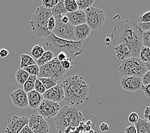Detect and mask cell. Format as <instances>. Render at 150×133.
Returning a JSON list of instances; mask_svg holds the SVG:
<instances>
[{"mask_svg": "<svg viewBox=\"0 0 150 133\" xmlns=\"http://www.w3.org/2000/svg\"><path fill=\"white\" fill-rule=\"evenodd\" d=\"M138 26L142 31H150V23H137Z\"/></svg>", "mask_w": 150, "mask_h": 133, "instance_id": "cell-39", "label": "cell"}, {"mask_svg": "<svg viewBox=\"0 0 150 133\" xmlns=\"http://www.w3.org/2000/svg\"><path fill=\"white\" fill-rule=\"evenodd\" d=\"M138 23H150V10L141 14L139 16L138 19Z\"/></svg>", "mask_w": 150, "mask_h": 133, "instance_id": "cell-32", "label": "cell"}, {"mask_svg": "<svg viewBox=\"0 0 150 133\" xmlns=\"http://www.w3.org/2000/svg\"><path fill=\"white\" fill-rule=\"evenodd\" d=\"M61 21L64 24H68L69 23V17H68L66 14L65 15H63L62 18H61Z\"/></svg>", "mask_w": 150, "mask_h": 133, "instance_id": "cell-47", "label": "cell"}, {"mask_svg": "<svg viewBox=\"0 0 150 133\" xmlns=\"http://www.w3.org/2000/svg\"><path fill=\"white\" fill-rule=\"evenodd\" d=\"M56 58L59 60V62H63V61L66 60L68 58H69V57H68L67 55L65 53L60 52L58 54V55H57Z\"/></svg>", "mask_w": 150, "mask_h": 133, "instance_id": "cell-40", "label": "cell"}, {"mask_svg": "<svg viewBox=\"0 0 150 133\" xmlns=\"http://www.w3.org/2000/svg\"><path fill=\"white\" fill-rule=\"evenodd\" d=\"M118 70L120 74L124 76H136L142 78L148 71L146 63L139 58H129L122 61Z\"/></svg>", "mask_w": 150, "mask_h": 133, "instance_id": "cell-6", "label": "cell"}, {"mask_svg": "<svg viewBox=\"0 0 150 133\" xmlns=\"http://www.w3.org/2000/svg\"><path fill=\"white\" fill-rule=\"evenodd\" d=\"M37 110L39 115L44 118L51 119L58 115L61 110V106L58 103L44 99Z\"/></svg>", "mask_w": 150, "mask_h": 133, "instance_id": "cell-10", "label": "cell"}, {"mask_svg": "<svg viewBox=\"0 0 150 133\" xmlns=\"http://www.w3.org/2000/svg\"><path fill=\"white\" fill-rule=\"evenodd\" d=\"M146 67H147L148 70H150V63H146Z\"/></svg>", "mask_w": 150, "mask_h": 133, "instance_id": "cell-48", "label": "cell"}, {"mask_svg": "<svg viewBox=\"0 0 150 133\" xmlns=\"http://www.w3.org/2000/svg\"><path fill=\"white\" fill-rule=\"evenodd\" d=\"M149 115H150V106H147L144 110V118L145 120L147 121Z\"/></svg>", "mask_w": 150, "mask_h": 133, "instance_id": "cell-45", "label": "cell"}, {"mask_svg": "<svg viewBox=\"0 0 150 133\" xmlns=\"http://www.w3.org/2000/svg\"><path fill=\"white\" fill-rule=\"evenodd\" d=\"M142 45L150 48V31H144L142 34Z\"/></svg>", "mask_w": 150, "mask_h": 133, "instance_id": "cell-33", "label": "cell"}, {"mask_svg": "<svg viewBox=\"0 0 150 133\" xmlns=\"http://www.w3.org/2000/svg\"><path fill=\"white\" fill-rule=\"evenodd\" d=\"M29 118L26 117L14 115L9 118L6 122L5 133H19L22 129L28 124Z\"/></svg>", "mask_w": 150, "mask_h": 133, "instance_id": "cell-13", "label": "cell"}, {"mask_svg": "<svg viewBox=\"0 0 150 133\" xmlns=\"http://www.w3.org/2000/svg\"><path fill=\"white\" fill-rule=\"evenodd\" d=\"M84 120L79 110L73 106H65L54 118L55 127L59 133H69L83 123Z\"/></svg>", "mask_w": 150, "mask_h": 133, "instance_id": "cell-4", "label": "cell"}, {"mask_svg": "<svg viewBox=\"0 0 150 133\" xmlns=\"http://www.w3.org/2000/svg\"><path fill=\"white\" fill-rule=\"evenodd\" d=\"M142 31L134 21L125 20L114 26L110 38L114 46L122 44L132 50L135 58H139L142 45Z\"/></svg>", "mask_w": 150, "mask_h": 133, "instance_id": "cell-1", "label": "cell"}, {"mask_svg": "<svg viewBox=\"0 0 150 133\" xmlns=\"http://www.w3.org/2000/svg\"><path fill=\"white\" fill-rule=\"evenodd\" d=\"M45 100L58 103L65 99V92L62 84H58L53 88L46 90L43 94Z\"/></svg>", "mask_w": 150, "mask_h": 133, "instance_id": "cell-14", "label": "cell"}, {"mask_svg": "<svg viewBox=\"0 0 150 133\" xmlns=\"http://www.w3.org/2000/svg\"><path fill=\"white\" fill-rule=\"evenodd\" d=\"M139 120L138 114L135 112H132L128 117V120L132 125H135Z\"/></svg>", "mask_w": 150, "mask_h": 133, "instance_id": "cell-36", "label": "cell"}, {"mask_svg": "<svg viewBox=\"0 0 150 133\" xmlns=\"http://www.w3.org/2000/svg\"><path fill=\"white\" fill-rule=\"evenodd\" d=\"M59 0H42V5L44 8L51 10L53 7L56 6L59 3Z\"/></svg>", "mask_w": 150, "mask_h": 133, "instance_id": "cell-31", "label": "cell"}, {"mask_svg": "<svg viewBox=\"0 0 150 133\" xmlns=\"http://www.w3.org/2000/svg\"><path fill=\"white\" fill-rule=\"evenodd\" d=\"M19 133H34L31 131V129L28 126V125H25V126L22 129V130Z\"/></svg>", "mask_w": 150, "mask_h": 133, "instance_id": "cell-46", "label": "cell"}, {"mask_svg": "<svg viewBox=\"0 0 150 133\" xmlns=\"http://www.w3.org/2000/svg\"><path fill=\"white\" fill-rule=\"evenodd\" d=\"M51 10L52 16L54 17H58L59 16L65 15V14L68 13L65 7V5H64L63 0H60L58 4L53 7Z\"/></svg>", "mask_w": 150, "mask_h": 133, "instance_id": "cell-19", "label": "cell"}, {"mask_svg": "<svg viewBox=\"0 0 150 133\" xmlns=\"http://www.w3.org/2000/svg\"><path fill=\"white\" fill-rule=\"evenodd\" d=\"M28 126L34 133H49V125L45 118L39 115H32L28 120Z\"/></svg>", "mask_w": 150, "mask_h": 133, "instance_id": "cell-11", "label": "cell"}, {"mask_svg": "<svg viewBox=\"0 0 150 133\" xmlns=\"http://www.w3.org/2000/svg\"><path fill=\"white\" fill-rule=\"evenodd\" d=\"M55 26H56L55 18L52 16L49 18V19L48 20V22H47V29L49 31L51 32V33H52L53 30H54Z\"/></svg>", "mask_w": 150, "mask_h": 133, "instance_id": "cell-37", "label": "cell"}, {"mask_svg": "<svg viewBox=\"0 0 150 133\" xmlns=\"http://www.w3.org/2000/svg\"><path fill=\"white\" fill-rule=\"evenodd\" d=\"M120 85L124 90L131 93L141 90L143 87L142 78L136 76L122 77L120 81Z\"/></svg>", "mask_w": 150, "mask_h": 133, "instance_id": "cell-12", "label": "cell"}, {"mask_svg": "<svg viewBox=\"0 0 150 133\" xmlns=\"http://www.w3.org/2000/svg\"><path fill=\"white\" fill-rule=\"evenodd\" d=\"M34 90L37 92L39 93H40L42 95L44 94V93L46 92V90L44 87V85H42V83L40 81V80H39L38 78L36 80V81H35Z\"/></svg>", "mask_w": 150, "mask_h": 133, "instance_id": "cell-34", "label": "cell"}, {"mask_svg": "<svg viewBox=\"0 0 150 133\" xmlns=\"http://www.w3.org/2000/svg\"><path fill=\"white\" fill-rule=\"evenodd\" d=\"M139 58L144 63H150V48L142 47L139 55Z\"/></svg>", "mask_w": 150, "mask_h": 133, "instance_id": "cell-27", "label": "cell"}, {"mask_svg": "<svg viewBox=\"0 0 150 133\" xmlns=\"http://www.w3.org/2000/svg\"><path fill=\"white\" fill-rule=\"evenodd\" d=\"M147 122H149V123L150 124V115H149V116L148 117V120H147Z\"/></svg>", "mask_w": 150, "mask_h": 133, "instance_id": "cell-49", "label": "cell"}, {"mask_svg": "<svg viewBox=\"0 0 150 133\" xmlns=\"http://www.w3.org/2000/svg\"><path fill=\"white\" fill-rule=\"evenodd\" d=\"M67 72L62 66L61 62L56 57L48 63L40 67V73L38 78H51L59 82Z\"/></svg>", "mask_w": 150, "mask_h": 133, "instance_id": "cell-7", "label": "cell"}, {"mask_svg": "<svg viewBox=\"0 0 150 133\" xmlns=\"http://www.w3.org/2000/svg\"><path fill=\"white\" fill-rule=\"evenodd\" d=\"M23 69L26 70L30 75H35V76L37 77L39 74V73H40V67L38 66L37 64L27 67Z\"/></svg>", "mask_w": 150, "mask_h": 133, "instance_id": "cell-30", "label": "cell"}, {"mask_svg": "<svg viewBox=\"0 0 150 133\" xmlns=\"http://www.w3.org/2000/svg\"><path fill=\"white\" fill-rule=\"evenodd\" d=\"M9 54V52L7 49H0V58H6V57L8 56Z\"/></svg>", "mask_w": 150, "mask_h": 133, "instance_id": "cell-44", "label": "cell"}, {"mask_svg": "<svg viewBox=\"0 0 150 133\" xmlns=\"http://www.w3.org/2000/svg\"><path fill=\"white\" fill-rule=\"evenodd\" d=\"M91 31V28L86 23L74 27V36L76 41L83 42L90 35Z\"/></svg>", "mask_w": 150, "mask_h": 133, "instance_id": "cell-17", "label": "cell"}, {"mask_svg": "<svg viewBox=\"0 0 150 133\" xmlns=\"http://www.w3.org/2000/svg\"><path fill=\"white\" fill-rule=\"evenodd\" d=\"M109 129V125L105 123V122H103L100 125V131L102 132H105V131H108Z\"/></svg>", "mask_w": 150, "mask_h": 133, "instance_id": "cell-43", "label": "cell"}, {"mask_svg": "<svg viewBox=\"0 0 150 133\" xmlns=\"http://www.w3.org/2000/svg\"><path fill=\"white\" fill-rule=\"evenodd\" d=\"M142 81L143 86L150 84V70H148L142 77Z\"/></svg>", "mask_w": 150, "mask_h": 133, "instance_id": "cell-38", "label": "cell"}, {"mask_svg": "<svg viewBox=\"0 0 150 133\" xmlns=\"http://www.w3.org/2000/svg\"><path fill=\"white\" fill-rule=\"evenodd\" d=\"M137 133H150V124L146 120L140 119L135 125Z\"/></svg>", "mask_w": 150, "mask_h": 133, "instance_id": "cell-21", "label": "cell"}, {"mask_svg": "<svg viewBox=\"0 0 150 133\" xmlns=\"http://www.w3.org/2000/svg\"><path fill=\"white\" fill-rule=\"evenodd\" d=\"M86 16V24L91 31H96L101 28L105 23L106 16L100 9L91 6L84 10Z\"/></svg>", "mask_w": 150, "mask_h": 133, "instance_id": "cell-8", "label": "cell"}, {"mask_svg": "<svg viewBox=\"0 0 150 133\" xmlns=\"http://www.w3.org/2000/svg\"><path fill=\"white\" fill-rule=\"evenodd\" d=\"M40 81L42 83V85H44L46 90H48L53 88L55 86L58 85V82H57L55 80H53L51 78H38Z\"/></svg>", "mask_w": 150, "mask_h": 133, "instance_id": "cell-26", "label": "cell"}, {"mask_svg": "<svg viewBox=\"0 0 150 133\" xmlns=\"http://www.w3.org/2000/svg\"><path fill=\"white\" fill-rule=\"evenodd\" d=\"M36 64V62L33 57L27 54H22L20 56V67L21 69H24L33 65Z\"/></svg>", "mask_w": 150, "mask_h": 133, "instance_id": "cell-22", "label": "cell"}, {"mask_svg": "<svg viewBox=\"0 0 150 133\" xmlns=\"http://www.w3.org/2000/svg\"><path fill=\"white\" fill-rule=\"evenodd\" d=\"M28 106L31 109L38 108L44 100L43 95L38 93L35 90L27 93Z\"/></svg>", "mask_w": 150, "mask_h": 133, "instance_id": "cell-18", "label": "cell"}, {"mask_svg": "<svg viewBox=\"0 0 150 133\" xmlns=\"http://www.w3.org/2000/svg\"><path fill=\"white\" fill-rule=\"evenodd\" d=\"M54 58V54L51 51H49V50H47V51H45V52L44 53V55H43L40 58L37 60L36 64L38 66L41 67L48 63Z\"/></svg>", "mask_w": 150, "mask_h": 133, "instance_id": "cell-20", "label": "cell"}, {"mask_svg": "<svg viewBox=\"0 0 150 133\" xmlns=\"http://www.w3.org/2000/svg\"><path fill=\"white\" fill-rule=\"evenodd\" d=\"M142 90H143L145 95L148 98H150V84L143 86Z\"/></svg>", "mask_w": 150, "mask_h": 133, "instance_id": "cell-41", "label": "cell"}, {"mask_svg": "<svg viewBox=\"0 0 150 133\" xmlns=\"http://www.w3.org/2000/svg\"><path fill=\"white\" fill-rule=\"evenodd\" d=\"M61 64H62V66L63 69L66 70L72 69L74 64L72 62V58H68L66 60L61 62Z\"/></svg>", "mask_w": 150, "mask_h": 133, "instance_id": "cell-35", "label": "cell"}, {"mask_svg": "<svg viewBox=\"0 0 150 133\" xmlns=\"http://www.w3.org/2000/svg\"><path fill=\"white\" fill-rule=\"evenodd\" d=\"M78 6V10H84L92 6L95 3L94 0H77L76 1Z\"/></svg>", "mask_w": 150, "mask_h": 133, "instance_id": "cell-29", "label": "cell"}, {"mask_svg": "<svg viewBox=\"0 0 150 133\" xmlns=\"http://www.w3.org/2000/svg\"><path fill=\"white\" fill-rule=\"evenodd\" d=\"M66 16L69 17V23L74 27L86 23V16L84 10H77L73 12H68Z\"/></svg>", "mask_w": 150, "mask_h": 133, "instance_id": "cell-16", "label": "cell"}, {"mask_svg": "<svg viewBox=\"0 0 150 133\" xmlns=\"http://www.w3.org/2000/svg\"><path fill=\"white\" fill-rule=\"evenodd\" d=\"M51 16V10L44 8L42 5L35 10L30 21L32 33L38 38L47 37L51 33L47 29L48 20Z\"/></svg>", "mask_w": 150, "mask_h": 133, "instance_id": "cell-5", "label": "cell"}, {"mask_svg": "<svg viewBox=\"0 0 150 133\" xmlns=\"http://www.w3.org/2000/svg\"><path fill=\"white\" fill-rule=\"evenodd\" d=\"M30 74L26 70L23 69L17 70L16 73V80L19 85H24L27 81L28 78L30 77Z\"/></svg>", "mask_w": 150, "mask_h": 133, "instance_id": "cell-23", "label": "cell"}, {"mask_svg": "<svg viewBox=\"0 0 150 133\" xmlns=\"http://www.w3.org/2000/svg\"><path fill=\"white\" fill-rule=\"evenodd\" d=\"M37 76L35 75H30L27 81L23 85V90L26 93L34 90L35 81L37 80Z\"/></svg>", "mask_w": 150, "mask_h": 133, "instance_id": "cell-25", "label": "cell"}, {"mask_svg": "<svg viewBox=\"0 0 150 133\" xmlns=\"http://www.w3.org/2000/svg\"><path fill=\"white\" fill-rule=\"evenodd\" d=\"M13 105L19 108H26L28 106L27 93L22 88H18L10 94Z\"/></svg>", "mask_w": 150, "mask_h": 133, "instance_id": "cell-15", "label": "cell"}, {"mask_svg": "<svg viewBox=\"0 0 150 133\" xmlns=\"http://www.w3.org/2000/svg\"><path fill=\"white\" fill-rule=\"evenodd\" d=\"M45 52L44 47L41 44H37L33 46L31 51V55L33 56V58L35 60H38L40 57L44 55Z\"/></svg>", "mask_w": 150, "mask_h": 133, "instance_id": "cell-24", "label": "cell"}, {"mask_svg": "<svg viewBox=\"0 0 150 133\" xmlns=\"http://www.w3.org/2000/svg\"><path fill=\"white\" fill-rule=\"evenodd\" d=\"M64 5L68 12H73L78 10L76 0H64Z\"/></svg>", "mask_w": 150, "mask_h": 133, "instance_id": "cell-28", "label": "cell"}, {"mask_svg": "<svg viewBox=\"0 0 150 133\" xmlns=\"http://www.w3.org/2000/svg\"><path fill=\"white\" fill-rule=\"evenodd\" d=\"M125 133H137L136 128H135L134 125H131L130 126L127 127L125 129Z\"/></svg>", "mask_w": 150, "mask_h": 133, "instance_id": "cell-42", "label": "cell"}, {"mask_svg": "<svg viewBox=\"0 0 150 133\" xmlns=\"http://www.w3.org/2000/svg\"><path fill=\"white\" fill-rule=\"evenodd\" d=\"M65 100L72 105H80L89 100V87L81 76L75 75L64 80L62 83Z\"/></svg>", "mask_w": 150, "mask_h": 133, "instance_id": "cell-2", "label": "cell"}, {"mask_svg": "<svg viewBox=\"0 0 150 133\" xmlns=\"http://www.w3.org/2000/svg\"><path fill=\"white\" fill-rule=\"evenodd\" d=\"M63 16L56 17V26L52 33L56 37L63 40L76 42L74 36V27L70 23L64 24L61 21V18Z\"/></svg>", "mask_w": 150, "mask_h": 133, "instance_id": "cell-9", "label": "cell"}, {"mask_svg": "<svg viewBox=\"0 0 150 133\" xmlns=\"http://www.w3.org/2000/svg\"><path fill=\"white\" fill-rule=\"evenodd\" d=\"M44 48L47 51H51L56 56L59 53L64 52L70 58L82 55L86 49L82 42L63 40L56 37L52 33L45 38Z\"/></svg>", "mask_w": 150, "mask_h": 133, "instance_id": "cell-3", "label": "cell"}]
</instances>
